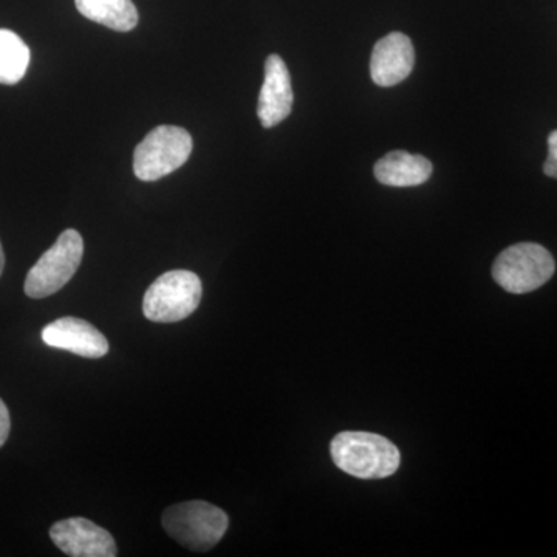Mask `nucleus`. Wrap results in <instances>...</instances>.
Instances as JSON below:
<instances>
[{"mask_svg": "<svg viewBox=\"0 0 557 557\" xmlns=\"http://www.w3.org/2000/svg\"><path fill=\"white\" fill-rule=\"evenodd\" d=\"M333 463L357 479H386L398 471L399 450L372 432H341L330 445Z\"/></svg>", "mask_w": 557, "mask_h": 557, "instance_id": "obj_1", "label": "nucleus"}, {"mask_svg": "<svg viewBox=\"0 0 557 557\" xmlns=\"http://www.w3.org/2000/svg\"><path fill=\"white\" fill-rule=\"evenodd\" d=\"M164 530L190 552H209L222 541L230 519L223 509L203 500L183 502L163 512Z\"/></svg>", "mask_w": 557, "mask_h": 557, "instance_id": "obj_2", "label": "nucleus"}, {"mask_svg": "<svg viewBox=\"0 0 557 557\" xmlns=\"http://www.w3.org/2000/svg\"><path fill=\"white\" fill-rule=\"evenodd\" d=\"M555 270V259L547 248L523 242L498 255L493 265V277L505 292L525 295L547 284Z\"/></svg>", "mask_w": 557, "mask_h": 557, "instance_id": "obj_3", "label": "nucleus"}, {"mask_svg": "<svg viewBox=\"0 0 557 557\" xmlns=\"http://www.w3.org/2000/svg\"><path fill=\"white\" fill-rule=\"evenodd\" d=\"M201 281L193 271L174 270L161 274L143 299L145 317L160 324L183 321L199 309Z\"/></svg>", "mask_w": 557, "mask_h": 557, "instance_id": "obj_4", "label": "nucleus"}, {"mask_svg": "<svg viewBox=\"0 0 557 557\" xmlns=\"http://www.w3.org/2000/svg\"><path fill=\"white\" fill-rule=\"evenodd\" d=\"M83 256V237L76 230H65L28 271L24 287L28 298H49L64 288L78 271Z\"/></svg>", "mask_w": 557, "mask_h": 557, "instance_id": "obj_5", "label": "nucleus"}, {"mask_svg": "<svg viewBox=\"0 0 557 557\" xmlns=\"http://www.w3.org/2000/svg\"><path fill=\"white\" fill-rule=\"evenodd\" d=\"M193 152L189 132L177 126H159L150 131L135 148V177L156 182L177 171Z\"/></svg>", "mask_w": 557, "mask_h": 557, "instance_id": "obj_6", "label": "nucleus"}, {"mask_svg": "<svg viewBox=\"0 0 557 557\" xmlns=\"http://www.w3.org/2000/svg\"><path fill=\"white\" fill-rule=\"evenodd\" d=\"M50 537L64 555L72 557H115L112 534L84 518L60 520L50 528Z\"/></svg>", "mask_w": 557, "mask_h": 557, "instance_id": "obj_7", "label": "nucleus"}, {"mask_svg": "<svg viewBox=\"0 0 557 557\" xmlns=\"http://www.w3.org/2000/svg\"><path fill=\"white\" fill-rule=\"evenodd\" d=\"M42 341L49 347L60 348L84 358H102L109 343L100 330L79 318H61L42 330Z\"/></svg>", "mask_w": 557, "mask_h": 557, "instance_id": "obj_8", "label": "nucleus"}, {"mask_svg": "<svg viewBox=\"0 0 557 557\" xmlns=\"http://www.w3.org/2000/svg\"><path fill=\"white\" fill-rule=\"evenodd\" d=\"M416 64L412 40L403 33H391L376 42L370 58V76L380 87H392L409 78Z\"/></svg>", "mask_w": 557, "mask_h": 557, "instance_id": "obj_9", "label": "nucleus"}, {"mask_svg": "<svg viewBox=\"0 0 557 557\" xmlns=\"http://www.w3.org/2000/svg\"><path fill=\"white\" fill-rule=\"evenodd\" d=\"M292 78L287 64L277 54H270L265 62V81L259 95L258 116L265 129L277 126L292 113Z\"/></svg>", "mask_w": 557, "mask_h": 557, "instance_id": "obj_10", "label": "nucleus"}, {"mask_svg": "<svg viewBox=\"0 0 557 557\" xmlns=\"http://www.w3.org/2000/svg\"><path fill=\"white\" fill-rule=\"evenodd\" d=\"M431 161L423 156H413L405 150H392L383 159L376 161L373 172L381 185L392 188H412L420 186L431 178Z\"/></svg>", "mask_w": 557, "mask_h": 557, "instance_id": "obj_11", "label": "nucleus"}, {"mask_svg": "<svg viewBox=\"0 0 557 557\" xmlns=\"http://www.w3.org/2000/svg\"><path fill=\"white\" fill-rule=\"evenodd\" d=\"M75 3L84 17L110 30L131 32L137 27L138 11L132 0H75Z\"/></svg>", "mask_w": 557, "mask_h": 557, "instance_id": "obj_12", "label": "nucleus"}, {"mask_svg": "<svg viewBox=\"0 0 557 557\" xmlns=\"http://www.w3.org/2000/svg\"><path fill=\"white\" fill-rule=\"evenodd\" d=\"M30 65V49L16 33L0 28V84L20 83Z\"/></svg>", "mask_w": 557, "mask_h": 557, "instance_id": "obj_13", "label": "nucleus"}, {"mask_svg": "<svg viewBox=\"0 0 557 557\" xmlns=\"http://www.w3.org/2000/svg\"><path fill=\"white\" fill-rule=\"evenodd\" d=\"M545 175L557 180V129L548 135V159L544 164Z\"/></svg>", "mask_w": 557, "mask_h": 557, "instance_id": "obj_14", "label": "nucleus"}, {"mask_svg": "<svg viewBox=\"0 0 557 557\" xmlns=\"http://www.w3.org/2000/svg\"><path fill=\"white\" fill-rule=\"evenodd\" d=\"M11 429V420L9 408H7L5 403L0 398V448L5 445L7 440H9Z\"/></svg>", "mask_w": 557, "mask_h": 557, "instance_id": "obj_15", "label": "nucleus"}, {"mask_svg": "<svg viewBox=\"0 0 557 557\" xmlns=\"http://www.w3.org/2000/svg\"><path fill=\"white\" fill-rule=\"evenodd\" d=\"M3 267H5V255H3L2 244H0V276H2Z\"/></svg>", "mask_w": 557, "mask_h": 557, "instance_id": "obj_16", "label": "nucleus"}]
</instances>
